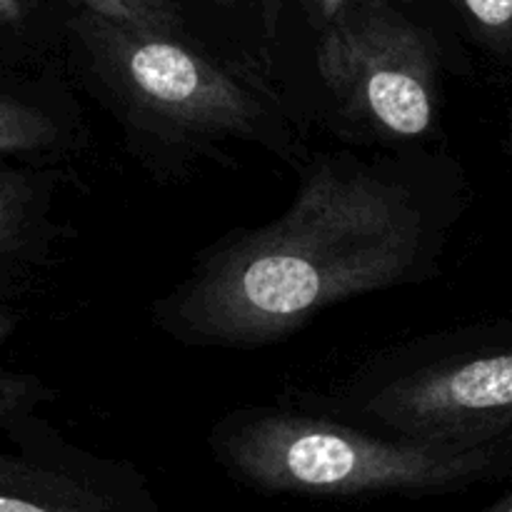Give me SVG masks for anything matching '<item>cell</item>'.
<instances>
[{"instance_id":"cell-1","label":"cell","mask_w":512,"mask_h":512,"mask_svg":"<svg viewBox=\"0 0 512 512\" xmlns=\"http://www.w3.org/2000/svg\"><path fill=\"white\" fill-rule=\"evenodd\" d=\"M443 233V210L413 175L318 158L278 220L205 250L153 320L198 348L275 343L330 305L433 275Z\"/></svg>"},{"instance_id":"cell-2","label":"cell","mask_w":512,"mask_h":512,"mask_svg":"<svg viewBox=\"0 0 512 512\" xmlns=\"http://www.w3.org/2000/svg\"><path fill=\"white\" fill-rule=\"evenodd\" d=\"M210 450L235 483L298 498H428L512 478V443H423L280 408L225 415Z\"/></svg>"},{"instance_id":"cell-3","label":"cell","mask_w":512,"mask_h":512,"mask_svg":"<svg viewBox=\"0 0 512 512\" xmlns=\"http://www.w3.org/2000/svg\"><path fill=\"white\" fill-rule=\"evenodd\" d=\"M73 35L85 68L130 130L175 148L248 140L280 158L298 155V138L258 90L180 38L128 28L85 8L75 15Z\"/></svg>"},{"instance_id":"cell-4","label":"cell","mask_w":512,"mask_h":512,"mask_svg":"<svg viewBox=\"0 0 512 512\" xmlns=\"http://www.w3.org/2000/svg\"><path fill=\"white\" fill-rule=\"evenodd\" d=\"M358 428L423 443H512V320L385 355L338 395Z\"/></svg>"},{"instance_id":"cell-5","label":"cell","mask_w":512,"mask_h":512,"mask_svg":"<svg viewBox=\"0 0 512 512\" xmlns=\"http://www.w3.org/2000/svg\"><path fill=\"white\" fill-rule=\"evenodd\" d=\"M318 73L340 113L385 138H423L438 120V43L385 0L345 3L325 25Z\"/></svg>"},{"instance_id":"cell-6","label":"cell","mask_w":512,"mask_h":512,"mask_svg":"<svg viewBox=\"0 0 512 512\" xmlns=\"http://www.w3.org/2000/svg\"><path fill=\"white\" fill-rule=\"evenodd\" d=\"M0 512H158V500L133 463L63 440L0 453Z\"/></svg>"},{"instance_id":"cell-7","label":"cell","mask_w":512,"mask_h":512,"mask_svg":"<svg viewBox=\"0 0 512 512\" xmlns=\"http://www.w3.org/2000/svg\"><path fill=\"white\" fill-rule=\"evenodd\" d=\"M48 205V180L28 170H0V260L35 253L48 243Z\"/></svg>"},{"instance_id":"cell-8","label":"cell","mask_w":512,"mask_h":512,"mask_svg":"<svg viewBox=\"0 0 512 512\" xmlns=\"http://www.w3.org/2000/svg\"><path fill=\"white\" fill-rule=\"evenodd\" d=\"M50 400H55V390L40 378L0 370V428L20 450L53 448L65 440L58 430L38 418V408Z\"/></svg>"},{"instance_id":"cell-9","label":"cell","mask_w":512,"mask_h":512,"mask_svg":"<svg viewBox=\"0 0 512 512\" xmlns=\"http://www.w3.org/2000/svg\"><path fill=\"white\" fill-rule=\"evenodd\" d=\"M63 140V128L50 110L18 98H0V155L50 150Z\"/></svg>"},{"instance_id":"cell-10","label":"cell","mask_w":512,"mask_h":512,"mask_svg":"<svg viewBox=\"0 0 512 512\" xmlns=\"http://www.w3.org/2000/svg\"><path fill=\"white\" fill-rule=\"evenodd\" d=\"M80 3L85 10H93L128 28L180 38L183 20L173 0H80Z\"/></svg>"},{"instance_id":"cell-11","label":"cell","mask_w":512,"mask_h":512,"mask_svg":"<svg viewBox=\"0 0 512 512\" xmlns=\"http://www.w3.org/2000/svg\"><path fill=\"white\" fill-rule=\"evenodd\" d=\"M483 48L512 60V0H453Z\"/></svg>"},{"instance_id":"cell-12","label":"cell","mask_w":512,"mask_h":512,"mask_svg":"<svg viewBox=\"0 0 512 512\" xmlns=\"http://www.w3.org/2000/svg\"><path fill=\"white\" fill-rule=\"evenodd\" d=\"M345 3L348 0H310V13L315 15L320 25H328L345 8Z\"/></svg>"},{"instance_id":"cell-13","label":"cell","mask_w":512,"mask_h":512,"mask_svg":"<svg viewBox=\"0 0 512 512\" xmlns=\"http://www.w3.org/2000/svg\"><path fill=\"white\" fill-rule=\"evenodd\" d=\"M25 18L23 0H0V23L18 25Z\"/></svg>"},{"instance_id":"cell-14","label":"cell","mask_w":512,"mask_h":512,"mask_svg":"<svg viewBox=\"0 0 512 512\" xmlns=\"http://www.w3.org/2000/svg\"><path fill=\"white\" fill-rule=\"evenodd\" d=\"M478 512H512V490H508L503 498H498L495 503L485 505V508L478 510Z\"/></svg>"},{"instance_id":"cell-15","label":"cell","mask_w":512,"mask_h":512,"mask_svg":"<svg viewBox=\"0 0 512 512\" xmlns=\"http://www.w3.org/2000/svg\"><path fill=\"white\" fill-rule=\"evenodd\" d=\"M15 323H18V320H15V315L0 313V340H5L10 333H13Z\"/></svg>"},{"instance_id":"cell-16","label":"cell","mask_w":512,"mask_h":512,"mask_svg":"<svg viewBox=\"0 0 512 512\" xmlns=\"http://www.w3.org/2000/svg\"><path fill=\"white\" fill-rule=\"evenodd\" d=\"M218 3H228V0H218Z\"/></svg>"}]
</instances>
